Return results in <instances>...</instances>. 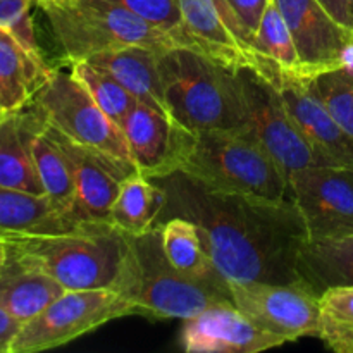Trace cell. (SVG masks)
Masks as SVG:
<instances>
[{
  "instance_id": "obj_1",
  "label": "cell",
  "mask_w": 353,
  "mask_h": 353,
  "mask_svg": "<svg viewBox=\"0 0 353 353\" xmlns=\"http://www.w3.org/2000/svg\"><path fill=\"white\" fill-rule=\"evenodd\" d=\"M155 181L168 193L162 216L185 217L199 228L228 283H302L299 255L307 231L292 200L221 192L183 172Z\"/></svg>"
},
{
  "instance_id": "obj_2",
  "label": "cell",
  "mask_w": 353,
  "mask_h": 353,
  "mask_svg": "<svg viewBox=\"0 0 353 353\" xmlns=\"http://www.w3.org/2000/svg\"><path fill=\"white\" fill-rule=\"evenodd\" d=\"M159 69L168 114L181 128L192 133L247 128L236 69L186 47L162 52Z\"/></svg>"
},
{
  "instance_id": "obj_3",
  "label": "cell",
  "mask_w": 353,
  "mask_h": 353,
  "mask_svg": "<svg viewBox=\"0 0 353 353\" xmlns=\"http://www.w3.org/2000/svg\"><path fill=\"white\" fill-rule=\"evenodd\" d=\"M147 319H190L231 293L183 274L162 247V228L126 234V254L114 288Z\"/></svg>"
},
{
  "instance_id": "obj_4",
  "label": "cell",
  "mask_w": 353,
  "mask_h": 353,
  "mask_svg": "<svg viewBox=\"0 0 353 353\" xmlns=\"http://www.w3.org/2000/svg\"><path fill=\"white\" fill-rule=\"evenodd\" d=\"M9 254L54 278L64 290L114 288L126 254V233L109 221L64 233L6 238Z\"/></svg>"
},
{
  "instance_id": "obj_5",
  "label": "cell",
  "mask_w": 353,
  "mask_h": 353,
  "mask_svg": "<svg viewBox=\"0 0 353 353\" xmlns=\"http://www.w3.org/2000/svg\"><path fill=\"white\" fill-rule=\"evenodd\" d=\"M34 6L43 12L68 62L124 47L157 52L183 47L168 31L112 0H34Z\"/></svg>"
},
{
  "instance_id": "obj_6",
  "label": "cell",
  "mask_w": 353,
  "mask_h": 353,
  "mask_svg": "<svg viewBox=\"0 0 353 353\" xmlns=\"http://www.w3.org/2000/svg\"><path fill=\"white\" fill-rule=\"evenodd\" d=\"M178 172L221 192L292 200L285 172L243 131H190Z\"/></svg>"
},
{
  "instance_id": "obj_7",
  "label": "cell",
  "mask_w": 353,
  "mask_h": 353,
  "mask_svg": "<svg viewBox=\"0 0 353 353\" xmlns=\"http://www.w3.org/2000/svg\"><path fill=\"white\" fill-rule=\"evenodd\" d=\"M236 74L247 119L243 133L254 138L271 155L288 183L295 172L312 165H324L293 119L278 86L252 68L236 69Z\"/></svg>"
},
{
  "instance_id": "obj_8",
  "label": "cell",
  "mask_w": 353,
  "mask_h": 353,
  "mask_svg": "<svg viewBox=\"0 0 353 353\" xmlns=\"http://www.w3.org/2000/svg\"><path fill=\"white\" fill-rule=\"evenodd\" d=\"M126 316H134L133 305L116 290H65L23 324L10 353H37L62 347L109 321Z\"/></svg>"
},
{
  "instance_id": "obj_9",
  "label": "cell",
  "mask_w": 353,
  "mask_h": 353,
  "mask_svg": "<svg viewBox=\"0 0 353 353\" xmlns=\"http://www.w3.org/2000/svg\"><path fill=\"white\" fill-rule=\"evenodd\" d=\"M33 102L45 119L71 140L131 161L121 126L100 109L72 71L52 69Z\"/></svg>"
},
{
  "instance_id": "obj_10",
  "label": "cell",
  "mask_w": 353,
  "mask_h": 353,
  "mask_svg": "<svg viewBox=\"0 0 353 353\" xmlns=\"http://www.w3.org/2000/svg\"><path fill=\"white\" fill-rule=\"evenodd\" d=\"M234 305L254 324L288 341L319 333V295L305 283H228Z\"/></svg>"
},
{
  "instance_id": "obj_11",
  "label": "cell",
  "mask_w": 353,
  "mask_h": 353,
  "mask_svg": "<svg viewBox=\"0 0 353 353\" xmlns=\"http://www.w3.org/2000/svg\"><path fill=\"white\" fill-rule=\"evenodd\" d=\"M290 199L305 224L307 240L353 233V171L312 165L290 178Z\"/></svg>"
},
{
  "instance_id": "obj_12",
  "label": "cell",
  "mask_w": 353,
  "mask_h": 353,
  "mask_svg": "<svg viewBox=\"0 0 353 353\" xmlns=\"http://www.w3.org/2000/svg\"><path fill=\"white\" fill-rule=\"evenodd\" d=\"M296 45L303 79L340 68L353 57V30L338 23L319 0H276Z\"/></svg>"
},
{
  "instance_id": "obj_13",
  "label": "cell",
  "mask_w": 353,
  "mask_h": 353,
  "mask_svg": "<svg viewBox=\"0 0 353 353\" xmlns=\"http://www.w3.org/2000/svg\"><path fill=\"white\" fill-rule=\"evenodd\" d=\"M54 131L72 168L76 190L74 219L86 223L109 221L110 207L121 185L138 171L137 165L99 148L78 143L55 128Z\"/></svg>"
},
{
  "instance_id": "obj_14",
  "label": "cell",
  "mask_w": 353,
  "mask_h": 353,
  "mask_svg": "<svg viewBox=\"0 0 353 353\" xmlns=\"http://www.w3.org/2000/svg\"><path fill=\"white\" fill-rule=\"evenodd\" d=\"M285 343L252 323L233 300H221L185 319L181 331V345L190 353H257Z\"/></svg>"
},
{
  "instance_id": "obj_15",
  "label": "cell",
  "mask_w": 353,
  "mask_h": 353,
  "mask_svg": "<svg viewBox=\"0 0 353 353\" xmlns=\"http://www.w3.org/2000/svg\"><path fill=\"white\" fill-rule=\"evenodd\" d=\"M121 130L140 174L159 179L178 172L190 131L169 114L137 102L121 123Z\"/></svg>"
},
{
  "instance_id": "obj_16",
  "label": "cell",
  "mask_w": 353,
  "mask_h": 353,
  "mask_svg": "<svg viewBox=\"0 0 353 353\" xmlns=\"http://www.w3.org/2000/svg\"><path fill=\"white\" fill-rule=\"evenodd\" d=\"M183 26L203 54L228 68H252L257 59L252 37L226 0H178Z\"/></svg>"
},
{
  "instance_id": "obj_17",
  "label": "cell",
  "mask_w": 353,
  "mask_h": 353,
  "mask_svg": "<svg viewBox=\"0 0 353 353\" xmlns=\"http://www.w3.org/2000/svg\"><path fill=\"white\" fill-rule=\"evenodd\" d=\"M293 119L324 165L353 171V138L336 123L305 79L285 78L279 86Z\"/></svg>"
},
{
  "instance_id": "obj_18",
  "label": "cell",
  "mask_w": 353,
  "mask_h": 353,
  "mask_svg": "<svg viewBox=\"0 0 353 353\" xmlns=\"http://www.w3.org/2000/svg\"><path fill=\"white\" fill-rule=\"evenodd\" d=\"M23 110L26 114L28 130H30L31 155H33L34 168L40 176L41 185H43L45 195L62 212L74 219L76 190L71 162H69L54 128L48 124L37 103L31 100Z\"/></svg>"
},
{
  "instance_id": "obj_19",
  "label": "cell",
  "mask_w": 353,
  "mask_h": 353,
  "mask_svg": "<svg viewBox=\"0 0 353 353\" xmlns=\"http://www.w3.org/2000/svg\"><path fill=\"white\" fill-rule=\"evenodd\" d=\"M162 52L147 47H124L99 52L85 59L116 78L140 103L168 114L159 57Z\"/></svg>"
},
{
  "instance_id": "obj_20",
  "label": "cell",
  "mask_w": 353,
  "mask_h": 353,
  "mask_svg": "<svg viewBox=\"0 0 353 353\" xmlns=\"http://www.w3.org/2000/svg\"><path fill=\"white\" fill-rule=\"evenodd\" d=\"M50 71L41 55L30 52L14 34L0 28V103L6 112L24 109Z\"/></svg>"
},
{
  "instance_id": "obj_21",
  "label": "cell",
  "mask_w": 353,
  "mask_h": 353,
  "mask_svg": "<svg viewBox=\"0 0 353 353\" xmlns=\"http://www.w3.org/2000/svg\"><path fill=\"white\" fill-rule=\"evenodd\" d=\"M65 290L40 269L7 255L0 264V303L21 323H28Z\"/></svg>"
},
{
  "instance_id": "obj_22",
  "label": "cell",
  "mask_w": 353,
  "mask_h": 353,
  "mask_svg": "<svg viewBox=\"0 0 353 353\" xmlns=\"http://www.w3.org/2000/svg\"><path fill=\"white\" fill-rule=\"evenodd\" d=\"M85 221H74L62 212L47 195L0 188V238L19 234L64 233Z\"/></svg>"
},
{
  "instance_id": "obj_23",
  "label": "cell",
  "mask_w": 353,
  "mask_h": 353,
  "mask_svg": "<svg viewBox=\"0 0 353 353\" xmlns=\"http://www.w3.org/2000/svg\"><path fill=\"white\" fill-rule=\"evenodd\" d=\"M252 48L257 59V72L274 86H281L285 78L303 79L296 45L286 26L276 0H269L261 24L252 37Z\"/></svg>"
},
{
  "instance_id": "obj_24",
  "label": "cell",
  "mask_w": 353,
  "mask_h": 353,
  "mask_svg": "<svg viewBox=\"0 0 353 353\" xmlns=\"http://www.w3.org/2000/svg\"><path fill=\"white\" fill-rule=\"evenodd\" d=\"M299 274L317 295L331 286H353V233L307 240L299 255Z\"/></svg>"
},
{
  "instance_id": "obj_25",
  "label": "cell",
  "mask_w": 353,
  "mask_h": 353,
  "mask_svg": "<svg viewBox=\"0 0 353 353\" xmlns=\"http://www.w3.org/2000/svg\"><path fill=\"white\" fill-rule=\"evenodd\" d=\"M0 188L45 195L30 148L24 110L9 112L0 121Z\"/></svg>"
},
{
  "instance_id": "obj_26",
  "label": "cell",
  "mask_w": 353,
  "mask_h": 353,
  "mask_svg": "<svg viewBox=\"0 0 353 353\" xmlns=\"http://www.w3.org/2000/svg\"><path fill=\"white\" fill-rule=\"evenodd\" d=\"M159 224L162 228V247L178 271L214 288L230 292L228 281L214 265L202 234L192 221L174 216Z\"/></svg>"
},
{
  "instance_id": "obj_27",
  "label": "cell",
  "mask_w": 353,
  "mask_h": 353,
  "mask_svg": "<svg viewBox=\"0 0 353 353\" xmlns=\"http://www.w3.org/2000/svg\"><path fill=\"white\" fill-rule=\"evenodd\" d=\"M168 193L155 179L133 172L124 179L110 207L109 221L126 234H140L159 224Z\"/></svg>"
},
{
  "instance_id": "obj_28",
  "label": "cell",
  "mask_w": 353,
  "mask_h": 353,
  "mask_svg": "<svg viewBox=\"0 0 353 353\" xmlns=\"http://www.w3.org/2000/svg\"><path fill=\"white\" fill-rule=\"evenodd\" d=\"M319 333L330 350L353 353V286H331L319 295Z\"/></svg>"
},
{
  "instance_id": "obj_29",
  "label": "cell",
  "mask_w": 353,
  "mask_h": 353,
  "mask_svg": "<svg viewBox=\"0 0 353 353\" xmlns=\"http://www.w3.org/2000/svg\"><path fill=\"white\" fill-rule=\"evenodd\" d=\"M305 81L336 123L353 138V61Z\"/></svg>"
},
{
  "instance_id": "obj_30",
  "label": "cell",
  "mask_w": 353,
  "mask_h": 353,
  "mask_svg": "<svg viewBox=\"0 0 353 353\" xmlns=\"http://www.w3.org/2000/svg\"><path fill=\"white\" fill-rule=\"evenodd\" d=\"M71 71L79 81L85 85L90 95L93 97L100 109L110 117L116 124L123 123L126 114L130 112L131 107L138 102L116 78L102 69L95 68L86 61L69 62Z\"/></svg>"
},
{
  "instance_id": "obj_31",
  "label": "cell",
  "mask_w": 353,
  "mask_h": 353,
  "mask_svg": "<svg viewBox=\"0 0 353 353\" xmlns=\"http://www.w3.org/2000/svg\"><path fill=\"white\" fill-rule=\"evenodd\" d=\"M112 2L126 7L131 12L138 14L154 26L168 31L183 47L202 52L199 45L195 43V40L190 37L188 31L185 30V26H183L178 0H112Z\"/></svg>"
},
{
  "instance_id": "obj_32",
  "label": "cell",
  "mask_w": 353,
  "mask_h": 353,
  "mask_svg": "<svg viewBox=\"0 0 353 353\" xmlns=\"http://www.w3.org/2000/svg\"><path fill=\"white\" fill-rule=\"evenodd\" d=\"M33 3L34 0H0V28L14 34L28 50L41 55L31 19Z\"/></svg>"
},
{
  "instance_id": "obj_33",
  "label": "cell",
  "mask_w": 353,
  "mask_h": 353,
  "mask_svg": "<svg viewBox=\"0 0 353 353\" xmlns=\"http://www.w3.org/2000/svg\"><path fill=\"white\" fill-rule=\"evenodd\" d=\"M226 2L234 10L245 30L250 33V37H254L269 0H226Z\"/></svg>"
},
{
  "instance_id": "obj_34",
  "label": "cell",
  "mask_w": 353,
  "mask_h": 353,
  "mask_svg": "<svg viewBox=\"0 0 353 353\" xmlns=\"http://www.w3.org/2000/svg\"><path fill=\"white\" fill-rule=\"evenodd\" d=\"M21 327H23V323L0 303V353H10Z\"/></svg>"
},
{
  "instance_id": "obj_35",
  "label": "cell",
  "mask_w": 353,
  "mask_h": 353,
  "mask_svg": "<svg viewBox=\"0 0 353 353\" xmlns=\"http://www.w3.org/2000/svg\"><path fill=\"white\" fill-rule=\"evenodd\" d=\"M324 9L340 24L353 30V0H319Z\"/></svg>"
},
{
  "instance_id": "obj_36",
  "label": "cell",
  "mask_w": 353,
  "mask_h": 353,
  "mask_svg": "<svg viewBox=\"0 0 353 353\" xmlns=\"http://www.w3.org/2000/svg\"><path fill=\"white\" fill-rule=\"evenodd\" d=\"M9 255V247H7V241L3 238H0V264H3Z\"/></svg>"
},
{
  "instance_id": "obj_37",
  "label": "cell",
  "mask_w": 353,
  "mask_h": 353,
  "mask_svg": "<svg viewBox=\"0 0 353 353\" xmlns=\"http://www.w3.org/2000/svg\"><path fill=\"white\" fill-rule=\"evenodd\" d=\"M7 114H9V112H6V109H3V107H2V103H0V121H2L3 117L7 116Z\"/></svg>"
}]
</instances>
